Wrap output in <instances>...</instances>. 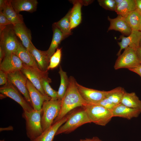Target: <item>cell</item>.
Instances as JSON below:
<instances>
[{
    "instance_id": "cell-17",
    "label": "cell",
    "mask_w": 141,
    "mask_h": 141,
    "mask_svg": "<svg viewBox=\"0 0 141 141\" xmlns=\"http://www.w3.org/2000/svg\"><path fill=\"white\" fill-rule=\"evenodd\" d=\"M70 114V112L61 119L53 124L39 136L32 141H53L58 130L67 120Z\"/></svg>"
},
{
    "instance_id": "cell-7",
    "label": "cell",
    "mask_w": 141,
    "mask_h": 141,
    "mask_svg": "<svg viewBox=\"0 0 141 141\" xmlns=\"http://www.w3.org/2000/svg\"><path fill=\"white\" fill-rule=\"evenodd\" d=\"M7 26L0 34V47L4 51L5 55L14 53L19 42L18 41L12 26Z\"/></svg>"
},
{
    "instance_id": "cell-31",
    "label": "cell",
    "mask_w": 141,
    "mask_h": 141,
    "mask_svg": "<svg viewBox=\"0 0 141 141\" xmlns=\"http://www.w3.org/2000/svg\"><path fill=\"white\" fill-rule=\"evenodd\" d=\"M41 82L42 87L46 94L50 97L51 99H57V91L54 90L50 85L49 83L51 81L48 76L42 77Z\"/></svg>"
},
{
    "instance_id": "cell-1",
    "label": "cell",
    "mask_w": 141,
    "mask_h": 141,
    "mask_svg": "<svg viewBox=\"0 0 141 141\" xmlns=\"http://www.w3.org/2000/svg\"><path fill=\"white\" fill-rule=\"evenodd\" d=\"M77 81L72 76L69 78V83L65 94L62 100L61 110L53 124L61 119L74 109L82 107L86 102L83 98L78 90Z\"/></svg>"
},
{
    "instance_id": "cell-5",
    "label": "cell",
    "mask_w": 141,
    "mask_h": 141,
    "mask_svg": "<svg viewBox=\"0 0 141 141\" xmlns=\"http://www.w3.org/2000/svg\"><path fill=\"white\" fill-rule=\"evenodd\" d=\"M82 107L85 110L91 122L105 126L113 117L111 111L99 105L87 103Z\"/></svg>"
},
{
    "instance_id": "cell-13",
    "label": "cell",
    "mask_w": 141,
    "mask_h": 141,
    "mask_svg": "<svg viewBox=\"0 0 141 141\" xmlns=\"http://www.w3.org/2000/svg\"><path fill=\"white\" fill-rule=\"evenodd\" d=\"M27 87L34 110H41L44 102L50 100L51 98L47 95H44L41 93L28 79L27 83Z\"/></svg>"
},
{
    "instance_id": "cell-34",
    "label": "cell",
    "mask_w": 141,
    "mask_h": 141,
    "mask_svg": "<svg viewBox=\"0 0 141 141\" xmlns=\"http://www.w3.org/2000/svg\"><path fill=\"white\" fill-rule=\"evenodd\" d=\"M92 104L102 106L111 112L116 105L108 99L105 97L100 101L97 103Z\"/></svg>"
},
{
    "instance_id": "cell-42",
    "label": "cell",
    "mask_w": 141,
    "mask_h": 141,
    "mask_svg": "<svg viewBox=\"0 0 141 141\" xmlns=\"http://www.w3.org/2000/svg\"><path fill=\"white\" fill-rule=\"evenodd\" d=\"M6 0H0V12L2 11L5 6Z\"/></svg>"
},
{
    "instance_id": "cell-3",
    "label": "cell",
    "mask_w": 141,
    "mask_h": 141,
    "mask_svg": "<svg viewBox=\"0 0 141 141\" xmlns=\"http://www.w3.org/2000/svg\"><path fill=\"white\" fill-rule=\"evenodd\" d=\"M42 110L28 112L23 110L22 117L25 119L27 136L32 141L43 132L41 124Z\"/></svg>"
},
{
    "instance_id": "cell-40",
    "label": "cell",
    "mask_w": 141,
    "mask_h": 141,
    "mask_svg": "<svg viewBox=\"0 0 141 141\" xmlns=\"http://www.w3.org/2000/svg\"><path fill=\"white\" fill-rule=\"evenodd\" d=\"M5 56V54L4 51L0 47V64L2 62Z\"/></svg>"
},
{
    "instance_id": "cell-44",
    "label": "cell",
    "mask_w": 141,
    "mask_h": 141,
    "mask_svg": "<svg viewBox=\"0 0 141 141\" xmlns=\"http://www.w3.org/2000/svg\"><path fill=\"white\" fill-rule=\"evenodd\" d=\"M139 47L140 48H141V39H140V40L139 42Z\"/></svg>"
},
{
    "instance_id": "cell-4",
    "label": "cell",
    "mask_w": 141,
    "mask_h": 141,
    "mask_svg": "<svg viewBox=\"0 0 141 141\" xmlns=\"http://www.w3.org/2000/svg\"><path fill=\"white\" fill-rule=\"evenodd\" d=\"M61 101L51 99L45 101L42 107L41 124L44 132L53 124L60 113Z\"/></svg>"
},
{
    "instance_id": "cell-46",
    "label": "cell",
    "mask_w": 141,
    "mask_h": 141,
    "mask_svg": "<svg viewBox=\"0 0 141 141\" xmlns=\"http://www.w3.org/2000/svg\"><path fill=\"white\" fill-rule=\"evenodd\" d=\"M0 141H5L4 140H1Z\"/></svg>"
},
{
    "instance_id": "cell-24",
    "label": "cell",
    "mask_w": 141,
    "mask_h": 141,
    "mask_svg": "<svg viewBox=\"0 0 141 141\" xmlns=\"http://www.w3.org/2000/svg\"><path fill=\"white\" fill-rule=\"evenodd\" d=\"M53 35L50 45L47 50L48 56L50 59L56 51V50L61 41L64 39L63 34L61 30L53 24Z\"/></svg>"
},
{
    "instance_id": "cell-43",
    "label": "cell",
    "mask_w": 141,
    "mask_h": 141,
    "mask_svg": "<svg viewBox=\"0 0 141 141\" xmlns=\"http://www.w3.org/2000/svg\"><path fill=\"white\" fill-rule=\"evenodd\" d=\"M115 3L117 6L118 4L120 2H121L122 0H115Z\"/></svg>"
},
{
    "instance_id": "cell-10",
    "label": "cell",
    "mask_w": 141,
    "mask_h": 141,
    "mask_svg": "<svg viewBox=\"0 0 141 141\" xmlns=\"http://www.w3.org/2000/svg\"><path fill=\"white\" fill-rule=\"evenodd\" d=\"M27 66L34 69L42 77H48V73H44L39 69L35 60L29 51L19 42L18 46L14 52Z\"/></svg>"
},
{
    "instance_id": "cell-22",
    "label": "cell",
    "mask_w": 141,
    "mask_h": 141,
    "mask_svg": "<svg viewBox=\"0 0 141 141\" xmlns=\"http://www.w3.org/2000/svg\"><path fill=\"white\" fill-rule=\"evenodd\" d=\"M11 3L14 9L18 14L23 11L30 13L35 11L38 4L36 0H11Z\"/></svg>"
},
{
    "instance_id": "cell-29",
    "label": "cell",
    "mask_w": 141,
    "mask_h": 141,
    "mask_svg": "<svg viewBox=\"0 0 141 141\" xmlns=\"http://www.w3.org/2000/svg\"><path fill=\"white\" fill-rule=\"evenodd\" d=\"M59 73L60 77V83L57 91L58 99L61 101L63 98L67 90L69 83L67 73L63 71L60 66Z\"/></svg>"
},
{
    "instance_id": "cell-9",
    "label": "cell",
    "mask_w": 141,
    "mask_h": 141,
    "mask_svg": "<svg viewBox=\"0 0 141 141\" xmlns=\"http://www.w3.org/2000/svg\"><path fill=\"white\" fill-rule=\"evenodd\" d=\"M27 80L21 70L8 73V82L12 84L17 88L32 106L31 101L27 87Z\"/></svg>"
},
{
    "instance_id": "cell-16",
    "label": "cell",
    "mask_w": 141,
    "mask_h": 141,
    "mask_svg": "<svg viewBox=\"0 0 141 141\" xmlns=\"http://www.w3.org/2000/svg\"><path fill=\"white\" fill-rule=\"evenodd\" d=\"M108 19L110 23L108 31L114 30L120 32L124 36H128L131 33L132 30L124 17L118 15L116 17L112 19L108 16Z\"/></svg>"
},
{
    "instance_id": "cell-15",
    "label": "cell",
    "mask_w": 141,
    "mask_h": 141,
    "mask_svg": "<svg viewBox=\"0 0 141 141\" xmlns=\"http://www.w3.org/2000/svg\"><path fill=\"white\" fill-rule=\"evenodd\" d=\"M29 51L35 60L40 69L44 73H48L50 59L46 51H42L37 49L32 43Z\"/></svg>"
},
{
    "instance_id": "cell-6",
    "label": "cell",
    "mask_w": 141,
    "mask_h": 141,
    "mask_svg": "<svg viewBox=\"0 0 141 141\" xmlns=\"http://www.w3.org/2000/svg\"><path fill=\"white\" fill-rule=\"evenodd\" d=\"M141 62L137 56L136 50L128 47L116 60L114 66L115 69L125 68L128 69L137 67Z\"/></svg>"
},
{
    "instance_id": "cell-12",
    "label": "cell",
    "mask_w": 141,
    "mask_h": 141,
    "mask_svg": "<svg viewBox=\"0 0 141 141\" xmlns=\"http://www.w3.org/2000/svg\"><path fill=\"white\" fill-rule=\"evenodd\" d=\"M79 91L86 102L90 103H97L105 97V91H101L86 87L76 82Z\"/></svg>"
},
{
    "instance_id": "cell-25",
    "label": "cell",
    "mask_w": 141,
    "mask_h": 141,
    "mask_svg": "<svg viewBox=\"0 0 141 141\" xmlns=\"http://www.w3.org/2000/svg\"><path fill=\"white\" fill-rule=\"evenodd\" d=\"M136 9L135 0H122L116 7L115 11L118 15L125 17Z\"/></svg>"
},
{
    "instance_id": "cell-14",
    "label": "cell",
    "mask_w": 141,
    "mask_h": 141,
    "mask_svg": "<svg viewBox=\"0 0 141 141\" xmlns=\"http://www.w3.org/2000/svg\"><path fill=\"white\" fill-rule=\"evenodd\" d=\"M121 41L118 42V44L120 49L117 55L119 56L122 50L128 47H130L135 50L139 47V42L141 39V32L139 31L132 30L131 33L126 37L122 35L119 38Z\"/></svg>"
},
{
    "instance_id": "cell-18",
    "label": "cell",
    "mask_w": 141,
    "mask_h": 141,
    "mask_svg": "<svg viewBox=\"0 0 141 141\" xmlns=\"http://www.w3.org/2000/svg\"><path fill=\"white\" fill-rule=\"evenodd\" d=\"M13 27L15 33L20 39L23 45L29 51L31 44L32 43L30 31L26 27L24 23L13 24Z\"/></svg>"
},
{
    "instance_id": "cell-33",
    "label": "cell",
    "mask_w": 141,
    "mask_h": 141,
    "mask_svg": "<svg viewBox=\"0 0 141 141\" xmlns=\"http://www.w3.org/2000/svg\"><path fill=\"white\" fill-rule=\"evenodd\" d=\"M100 6L105 9L112 11H115L116 5L115 0H98Z\"/></svg>"
},
{
    "instance_id": "cell-35",
    "label": "cell",
    "mask_w": 141,
    "mask_h": 141,
    "mask_svg": "<svg viewBox=\"0 0 141 141\" xmlns=\"http://www.w3.org/2000/svg\"><path fill=\"white\" fill-rule=\"evenodd\" d=\"M12 24L2 11L0 12V34L7 26Z\"/></svg>"
},
{
    "instance_id": "cell-20",
    "label": "cell",
    "mask_w": 141,
    "mask_h": 141,
    "mask_svg": "<svg viewBox=\"0 0 141 141\" xmlns=\"http://www.w3.org/2000/svg\"><path fill=\"white\" fill-rule=\"evenodd\" d=\"M73 4L70 16V23L71 30L76 28L81 23L82 20L81 8L84 5V0L70 1Z\"/></svg>"
},
{
    "instance_id": "cell-27",
    "label": "cell",
    "mask_w": 141,
    "mask_h": 141,
    "mask_svg": "<svg viewBox=\"0 0 141 141\" xmlns=\"http://www.w3.org/2000/svg\"><path fill=\"white\" fill-rule=\"evenodd\" d=\"M71 10L68 11L63 17L53 24L61 30L63 34L64 39L72 34L70 23Z\"/></svg>"
},
{
    "instance_id": "cell-11",
    "label": "cell",
    "mask_w": 141,
    "mask_h": 141,
    "mask_svg": "<svg viewBox=\"0 0 141 141\" xmlns=\"http://www.w3.org/2000/svg\"><path fill=\"white\" fill-rule=\"evenodd\" d=\"M24 63L15 54L12 53L7 54L0 64V70L8 73L21 70Z\"/></svg>"
},
{
    "instance_id": "cell-45",
    "label": "cell",
    "mask_w": 141,
    "mask_h": 141,
    "mask_svg": "<svg viewBox=\"0 0 141 141\" xmlns=\"http://www.w3.org/2000/svg\"><path fill=\"white\" fill-rule=\"evenodd\" d=\"M139 31L141 32V23H140V27Z\"/></svg>"
},
{
    "instance_id": "cell-30",
    "label": "cell",
    "mask_w": 141,
    "mask_h": 141,
    "mask_svg": "<svg viewBox=\"0 0 141 141\" xmlns=\"http://www.w3.org/2000/svg\"><path fill=\"white\" fill-rule=\"evenodd\" d=\"M132 30L139 31L141 14L136 9L128 14L125 17Z\"/></svg>"
},
{
    "instance_id": "cell-26",
    "label": "cell",
    "mask_w": 141,
    "mask_h": 141,
    "mask_svg": "<svg viewBox=\"0 0 141 141\" xmlns=\"http://www.w3.org/2000/svg\"><path fill=\"white\" fill-rule=\"evenodd\" d=\"M121 103L127 107L141 110V100L134 92L124 94Z\"/></svg>"
},
{
    "instance_id": "cell-32",
    "label": "cell",
    "mask_w": 141,
    "mask_h": 141,
    "mask_svg": "<svg viewBox=\"0 0 141 141\" xmlns=\"http://www.w3.org/2000/svg\"><path fill=\"white\" fill-rule=\"evenodd\" d=\"M61 56V48H57L55 52L50 58L49 64L48 68V70L54 69L59 65Z\"/></svg>"
},
{
    "instance_id": "cell-21",
    "label": "cell",
    "mask_w": 141,
    "mask_h": 141,
    "mask_svg": "<svg viewBox=\"0 0 141 141\" xmlns=\"http://www.w3.org/2000/svg\"><path fill=\"white\" fill-rule=\"evenodd\" d=\"M21 71L41 93L44 95H46L42 87L41 78L42 77L40 75L25 64Z\"/></svg>"
},
{
    "instance_id": "cell-19",
    "label": "cell",
    "mask_w": 141,
    "mask_h": 141,
    "mask_svg": "<svg viewBox=\"0 0 141 141\" xmlns=\"http://www.w3.org/2000/svg\"><path fill=\"white\" fill-rule=\"evenodd\" d=\"M113 117H118L130 120L138 117L141 110L131 108L120 103L116 105L111 112Z\"/></svg>"
},
{
    "instance_id": "cell-23",
    "label": "cell",
    "mask_w": 141,
    "mask_h": 141,
    "mask_svg": "<svg viewBox=\"0 0 141 141\" xmlns=\"http://www.w3.org/2000/svg\"><path fill=\"white\" fill-rule=\"evenodd\" d=\"M2 12L13 25L24 23L22 16L15 10L11 3V0H6Z\"/></svg>"
},
{
    "instance_id": "cell-28",
    "label": "cell",
    "mask_w": 141,
    "mask_h": 141,
    "mask_svg": "<svg viewBox=\"0 0 141 141\" xmlns=\"http://www.w3.org/2000/svg\"><path fill=\"white\" fill-rule=\"evenodd\" d=\"M126 92L123 88L118 87L109 91H105V97L117 105L121 103Z\"/></svg>"
},
{
    "instance_id": "cell-37",
    "label": "cell",
    "mask_w": 141,
    "mask_h": 141,
    "mask_svg": "<svg viewBox=\"0 0 141 141\" xmlns=\"http://www.w3.org/2000/svg\"><path fill=\"white\" fill-rule=\"evenodd\" d=\"M128 69L137 73L141 77V64L137 67Z\"/></svg>"
},
{
    "instance_id": "cell-38",
    "label": "cell",
    "mask_w": 141,
    "mask_h": 141,
    "mask_svg": "<svg viewBox=\"0 0 141 141\" xmlns=\"http://www.w3.org/2000/svg\"><path fill=\"white\" fill-rule=\"evenodd\" d=\"M136 10L141 14V0H135Z\"/></svg>"
},
{
    "instance_id": "cell-41",
    "label": "cell",
    "mask_w": 141,
    "mask_h": 141,
    "mask_svg": "<svg viewBox=\"0 0 141 141\" xmlns=\"http://www.w3.org/2000/svg\"><path fill=\"white\" fill-rule=\"evenodd\" d=\"M14 128L13 127L11 126L6 127H1L0 128V131L2 132L5 131H13Z\"/></svg>"
},
{
    "instance_id": "cell-36",
    "label": "cell",
    "mask_w": 141,
    "mask_h": 141,
    "mask_svg": "<svg viewBox=\"0 0 141 141\" xmlns=\"http://www.w3.org/2000/svg\"><path fill=\"white\" fill-rule=\"evenodd\" d=\"M8 83V74L0 70V85H4Z\"/></svg>"
},
{
    "instance_id": "cell-39",
    "label": "cell",
    "mask_w": 141,
    "mask_h": 141,
    "mask_svg": "<svg viewBox=\"0 0 141 141\" xmlns=\"http://www.w3.org/2000/svg\"><path fill=\"white\" fill-rule=\"evenodd\" d=\"M136 52L138 57L141 62V48L139 47L136 49Z\"/></svg>"
},
{
    "instance_id": "cell-8",
    "label": "cell",
    "mask_w": 141,
    "mask_h": 141,
    "mask_svg": "<svg viewBox=\"0 0 141 141\" xmlns=\"http://www.w3.org/2000/svg\"><path fill=\"white\" fill-rule=\"evenodd\" d=\"M0 93L16 101L22 107L23 110L28 112L34 110L33 107L25 98L21 95L19 90L12 84L8 83L0 88Z\"/></svg>"
},
{
    "instance_id": "cell-2",
    "label": "cell",
    "mask_w": 141,
    "mask_h": 141,
    "mask_svg": "<svg viewBox=\"0 0 141 141\" xmlns=\"http://www.w3.org/2000/svg\"><path fill=\"white\" fill-rule=\"evenodd\" d=\"M91 122L85 110L82 107L70 112L67 120L58 129L56 134L70 133L82 125Z\"/></svg>"
}]
</instances>
